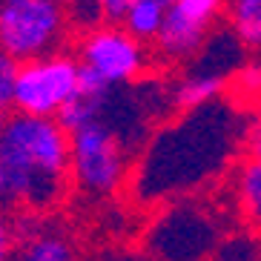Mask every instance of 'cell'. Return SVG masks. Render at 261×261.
<instances>
[{
  "instance_id": "9c48e42d",
  "label": "cell",
  "mask_w": 261,
  "mask_h": 261,
  "mask_svg": "<svg viewBox=\"0 0 261 261\" xmlns=\"http://www.w3.org/2000/svg\"><path fill=\"white\" fill-rule=\"evenodd\" d=\"M224 86H227L224 77L207 75V72L192 69V66H190V69L178 77L175 84L169 86V92H172V107H175V109L201 107V103H207V100L224 95Z\"/></svg>"
},
{
  "instance_id": "2e32d148",
  "label": "cell",
  "mask_w": 261,
  "mask_h": 261,
  "mask_svg": "<svg viewBox=\"0 0 261 261\" xmlns=\"http://www.w3.org/2000/svg\"><path fill=\"white\" fill-rule=\"evenodd\" d=\"M15 241H17L15 221L9 218L6 210H0V261H12V255H15Z\"/></svg>"
},
{
  "instance_id": "ffe728a7",
  "label": "cell",
  "mask_w": 261,
  "mask_h": 261,
  "mask_svg": "<svg viewBox=\"0 0 261 261\" xmlns=\"http://www.w3.org/2000/svg\"><path fill=\"white\" fill-rule=\"evenodd\" d=\"M161 3H164V6H172V3H175V0H161Z\"/></svg>"
},
{
  "instance_id": "277c9868",
  "label": "cell",
  "mask_w": 261,
  "mask_h": 261,
  "mask_svg": "<svg viewBox=\"0 0 261 261\" xmlns=\"http://www.w3.org/2000/svg\"><path fill=\"white\" fill-rule=\"evenodd\" d=\"M72 138V184L92 198L115 195L135 164V149L100 118L81 123Z\"/></svg>"
},
{
  "instance_id": "ba28073f",
  "label": "cell",
  "mask_w": 261,
  "mask_h": 261,
  "mask_svg": "<svg viewBox=\"0 0 261 261\" xmlns=\"http://www.w3.org/2000/svg\"><path fill=\"white\" fill-rule=\"evenodd\" d=\"M17 241L12 261H77L72 238L55 227L40 221V215H26V221L15 224Z\"/></svg>"
},
{
  "instance_id": "7a4b0ae2",
  "label": "cell",
  "mask_w": 261,
  "mask_h": 261,
  "mask_svg": "<svg viewBox=\"0 0 261 261\" xmlns=\"http://www.w3.org/2000/svg\"><path fill=\"white\" fill-rule=\"evenodd\" d=\"M72 187V138L58 118L15 112L0 138V210L43 215Z\"/></svg>"
},
{
  "instance_id": "e0dca14e",
  "label": "cell",
  "mask_w": 261,
  "mask_h": 261,
  "mask_svg": "<svg viewBox=\"0 0 261 261\" xmlns=\"http://www.w3.org/2000/svg\"><path fill=\"white\" fill-rule=\"evenodd\" d=\"M244 146L250 149L253 158H261V109L250 118L247 123V138H244Z\"/></svg>"
},
{
  "instance_id": "5b68a950",
  "label": "cell",
  "mask_w": 261,
  "mask_h": 261,
  "mask_svg": "<svg viewBox=\"0 0 261 261\" xmlns=\"http://www.w3.org/2000/svg\"><path fill=\"white\" fill-rule=\"evenodd\" d=\"M69 12L61 0H0V49L15 61L61 52Z\"/></svg>"
},
{
  "instance_id": "44dd1931",
  "label": "cell",
  "mask_w": 261,
  "mask_h": 261,
  "mask_svg": "<svg viewBox=\"0 0 261 261\" xmlns=\"http://www.w3.org/2000/svg\"><path fill=\"white\" fill-rule=\"evenodd\" d=\"M61 3H66V6H69V3H75V0H61Z\"/></svg>"
},
{
  "instance_id": "5bb4252c",
  "label": "cell",
  "mask_w": 261,
  "mask_h": 261,
  "mask_svg": "<svg viewBox=\"0 0 261 261\" xmlns=\"http://www.w3.org/2000/svg\"><path fill=\"white\" fill-rule=\"evenodd\" d=\"M224 6H227V0H175L169 9L178 12L181 17H187L190 23L210 29L215 23V17L221 15Z\"/></svg>"
},
{
  "instance_id": "ac0fdd59",
  "label": "cell",
  "mask_w": 261,
  "mask_h": 261,
  "mask_svg": "<svg viewBox=\"0 0 261 261\" xmlns=\"http://www.w3.org/2000/svg\"><path fill=\"white\" fill-rule=\"evenodd\" d=\"M95 3L100 6V12H103L107 20H121L126 6H129V0H95Z\"/></svg>"
},
{
  "instance_id": "7c38bea8",
  "label": "cell",
  "mask_w": 261,
  "mask_h": 261,
  "mask_svg": "<svg viewBox=\"0 0 261 261\" xmlns=\"http://www.w3.org/2000/svg\"><path fill=\"white\" fill-rule=\"evenodd\" d=\"M227 17L247 46H261V0H227Z\"/></svg>"
},
{
  "instance_id": "d6986e66",
  "label": "cell",
  "mask_w": 261,
  "mask_h": 261,
  "mask_svg": "<svg viewBox=\"0 0 261 261\" xmlns=\"http://www.w3.org/2000/svg\"><path fill=\"white\" fill-rule=\"evenodd\" d=\"M6 123H9V115H6V109H0V138H3V132H6Z\"/></svg>"
},
{
  "instance_id": "8fae6325",
  "label": "cell",
  "mask_w": 261,
  "mask_h": 261,
  "mask_svg": "<svg viewBox=\"0 0 261 261\" xmlns=\"http://www.w3.org/2000/svg\"><path fill=\"white\" fill-rule=\"evenodd\" d=\"M167 9L161 0H129V6L123 12V29L132 32L138 40H155L164 26Z\"/></svg>"
},
{
  "instance_id": "8992f818",
  "label": "cell",
  "mask_w": 261,
  "mask_h": 261,
  "mask_svg": "<svg viewBox=\"0 0 261 261\" xmlns=\"http://www.w3.org/2000/svg\"><path fill=\"white\" fill-rule=\"evenodd\" d=\"M81 89V61L63 52L20 61L12 107L23 115L58 118Z\"/></svg>"
},
{
  "instance_id": "30bf717a",
  "label": "cell",
  "mask_w": 261,
  "mask_h": 261,
  "mask_svg": "<svg viewBox=\"0 0 261 261\" xmlns=\"http://www.w3.org/2000/svg\"><path fill=\"white\" fill-rule=\"evenodd\" d=\"M236 201L253 227H261V158H247L236 167Z\"/></svg>"
},
{
  "instance_id": "6da1fadb",
  "label": "cell",
  "mask_w": 261,
  "mask_h": 261,
  "mask_svg": "<svg viewBox=\"0 0 261 261\" xmlns=\"http://www.w3.org/2000/svg\"><path fill=\"white\" fill-rule=\"evenodd\" d=\"M247 115L232 98H218L149 132L129 172V192L141 207H161L167 201L198 195L232 167L247 138Z\"/></svg>"
},
{
  "instance_id": "3957f363",
  "label": "cell",
  "mask_w": 261,
  "mask_h": 261,
  "mask_svg": "<svg viewBox=\"0 0 261 261\" xmlns=\"http://www.w3.org/2000/svg\"><path fill=\"white\" fill-rule=\"evenodd\" d=\"M227 236L221 210L187 195L161 204L144 232V250L152 261H213Z\"/></svg>"
},
{
  "instance_id": "9a60e30c",
  "label": "cell",
  "mask_w": 261,
  "mask_h": 261,
  "mask_svg": "<svg viewBox=\"0 0 261 261\" xmlns=\"http://www.w3.org/2000/svg\"><path fill=\"white\" fill-rule=\"evenodd\" d=\"M20 61H15L9 52L0 49V109L12 107V95H15V77Z\"/></svg>"
},
{
  "instance_id": "4fadbf2b",
  "label": "cell",
  "mask_w": 261,
  "mask_h": 261,
  "mask_svg": "<svg viewBox=\"0 0 261 261\" xmlns=\"http://www.w3.org/2000/svg\"><path fill=\"white\" fill-rule=\"evenodd\" d=\"M213 261H261V241L253 232H227Z\"/></svg>"
},
{
  "instance_id": "52a82bcc",
  "label": "cell",
  "mask_w": 261,
  "mask_h": 261,
  "mask_svg": "<svg viewBox=\"0 0 261 261\" xmlns=\"http://www.w3.org/2000/svg\"><path fill=\"white\" fill-rule=\"evenodd\" d=\"M77 61L107 86H126L144 75L146 49L121 26H92L77 46Z\"/></svg>"
}]
</instances>
